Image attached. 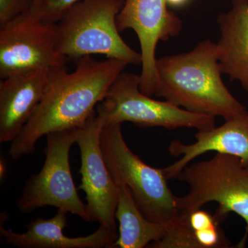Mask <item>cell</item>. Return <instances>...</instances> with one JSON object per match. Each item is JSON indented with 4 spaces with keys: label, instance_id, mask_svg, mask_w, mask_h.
I'll return each mask as SVG.
<instances>
[{
    "label": "cell",
    "instance_id": "cell-13",
    "mask_svg": "<svg viewBox=\"0 0 248 248\" xmlns=\"http://www.w3.org/2000/svg\"><path fill=\"white\" fill-rule=\"evenodd\" d=\"M67 214L58 209L56 215L48 219L37 217L28 223L27 231L22 234L6 229L3 222L0 234L6 244L19 248H114L118 232L102 226L88 236H66L63 231L67 227Z\"/></svg>",
    "mask_w": 248,
    "mask_h": 248
},
{
    "label": "cell",
    "instance_id": "cell-5",
    "mask_svg": "<svg viewBox=\"0 0 248 248\" xmlns=\"http://www.w3.org/2000/svg\"><path fill=\"white\" fill-rule=\"evenodd\" d=\"M186 183L189 191L177 197L179 212L187 216L205 203L218 204L215 217L218 223L229 214H236L244 220L246 231L238 247L246 245L248 236V168L239 158L216 153L212 159L189 164L177 178Z\"/></svg>",
    "mask_w": 248,
    "mask_h": 248
},
{
    "label": "cell",
    "instance_id": "cell-18",
    "mask_svg": "<svg viewBox=\"0 0 248 248\" xmlns=\"http://www.w3.org/2000/svg\"><path fill=\"white\" fill-rule=\"evenodd\" d=\"M187 221L192 232L215 225H219L215 215H210L202 208L197 209L189 213L187 215Z\"/></svg>",
    "mask_w": 248,
    "mask_h": 248
},
{
    "label": "cell",
    "instance_id": "cell-6",
    "mask_svg": "<svg viewBox=\"0 0 248 248\" xmlns=\"http://www.w3.org/2000/svg\"><path fill=\"white\" fill-rule=\"evenodd\" d=\"M140 85V75L124 71L117 76L96 108L104 125L128 122L140 128L198 130L216 126L215 117L190 112L166 100H155L143 94Z\"/></svg>",
    "mask_w": 248,
    "mask_h": 248
},
{
    "label": "cell",
    "instance_id": "cell-14",
    "mask_svg": "<svg viewBox=\"0 0 248 248\" xmlns=\"http://www.w3.org/2000/svg\"><path fill=\"white\" fill-rule=\"evenodd\" d=\"M231 1V9L217 18L218 62L223 74L248 92V0Z\"/></svg>",
    "mask_w": 248,
    "mask_h": 248
},
{
    "label": "cell",
    "instance_id": "cell-19",
    "mask_svg": "<svg viewBox=\"0 0 248 248\" xmlns=\"http://www.w3.org/2000/svg\"><path fill=\"white\" fill-rule=\"evenodd\" d=\"M189 0H166L167 4L172 7H181L184 6Z\"/></svg>",
    "mask_w": 248,
    "mask_h": 248
},
{
    "label": "cell",
    "instance_id": "cell-10",
    "mask_svg": "<svg viewBox=\"0 0 248 248\" xmlns=\"http://www.w3.org/2000/svg\"><path fill=\"white\" fill-rule=\"evenodd\" d=\"M117 25L120 32L132 29L138 35L141 56L140 91L146 95H154L156 46L160 41L166 42L179 35L182 19L169 10L166 0H124Z\"/></svg>",
    "mask_w": 248,
    "mask_h": 248
},
{
    "label": "cell",
    "instance_id": "cell-7",
    "mask_svg": "<svg viewBox=\"0 0 248 248\" xmlns=\"http://www.w3.org/2000/svg\"><path fill=\"white\" fill-rule=\"evenodd\" d=\"M45 164L40 172L26 182L16 202L22 214L46 206L55 207L91 222L86 204L78 195L70 166V151L76 143L74 128L46 135Z\"/></svg>",
    "mask_w": 248,
    "mask_h": 248
},
{
    "label": "cell",
    "instance_id": "cell-20",
    "mask_svg": "<svg viewBox=\"0 0 248 248\" xmlns=\"http://www.w3.org/2000/svg\"><path fill=\"white\" fill-rule=\"evenodd\" d=\"M6 170L4 162L1 160V162H0V179L1 180L4 179L5 175H6Z\"/></svg>",
    "mask_w": 248,
    "mask_h": 248
},
{
    "label": "cell",
    "instance_id": "cell-16",
    "mask_svg": "<svg viewBox=\"0 0 248 248\" xmlns=\"http://www.w3.org/2000/svg\"><path fill=\"white\" fill-rule=\"evenodd\" d=\"M80 0H37L29 11L42 22L56 24L67 10Z\"/></svg>",
    "mask_w": 248,
    "mask_h": 248
},
{
    "label": "cell",
    "instance_id": "cell-1",
    "mask_svg": "<svg viewBox=\"0 0 248 248\" xmlns=\"http://www.w3.org/2000/svg\"><path fill=\"white\" fill-rule=\"evenodd\" d=\"M76 68L53 70L44 97L17 138L9 155L17 160L36 151L47 134L71 130L84 124L96 110L117 76L128 63L117 59L97 61L91 56L76 60Z\"/></svg>",
    "mask_w": 248,
    "mask_h": 248
},
{
    "label": "cell",
    "instance_id": "cell-4",
    "mask_svg": "<svg viewBox=\"0 0 248 248\" xmlns=\"http://www.w3.org/2000/svg\"><path fill=\"white\" fill-rule=\"evenodd\" d=\"M124 0H80L56 23L60 51L68 60L104 55L141 64L140 53L121 37L117 17Z\"/></svg>",
    "mask_w": 248,
    "mask_h": 248
},
{
    "label": "cell",
    "instance_id": "cell-9",
    "mask_svg": "<svg viewBox=\"0 0 248 248\" xmlns=\"http://www.w3.org/2000/svg\"><path fill=\"white\" fill-rule=\"evenodd\" d=\"M103 127L104 122L95 110L84 124L74 128L81 155V182L78 189L86 195L91 222L98 221L100 226L117 231L115 212L120 190L103 155L100 141Z\"/></svg>",
    "mask_w": 248,
    "mask_h": 248
},
{
    "label": "cell",
    "instance_id": "cell-12",
    "mask_svg": "<svg viewBox=\"0 0 248 248\" xmlns=\"http://www.w3.org/2000/svg\"><path fill=\"white\" fill-rule=\"evenodd\" d=\"M52 71L22 72L1 79L0 143L12 142L22 131L44 97Z\"/></svg>",
    "mask_w": 248,
    "mask_h": 248
},
{
    "label": "cell",
    "instance_id": "cell-11",
    "mask_svg": "<svg viewBox=\"0 0 248 248\" xmlns=\"http://www.w3.org/2000/svg\"><path fill=\"white\" fill-rule=\"evenodd\" d=\"M195 141L186 144L173 140L169 146L170 155L180 159L164 168L168 180L177 179L186 166L200 155L210 152L232 155L239 158L248 168V110L225 120L221 126L209 130H198Z\"/></svg>",
    "mask_w": 248,
    "mask_h": 248
},
{
    "label": "cell",
    "instance_id": "cell-3",
    "mask_svg": "<svg viewBox=\"0 0 248 248\" xmlns=\"http://www.w3.org/2000/svg\"><path fill=\"white\" fill-rule=\"evenodd\" d=\"M101 148L108 169L116 184L128 186L140 211L146 218L164 225L168 233L190 228L181 215L177 197L173 195L163 169L148 166L125 143L122 124H105Z\"/></svg>",
    "mask_w": 248,
    "mask_h": 248
},
{
    "label": "cell",
    "instance_id": "cell-17",
    "mask_svg": "<svg viewBox=\"0 0 248 248\" xmlns=\"http://www.w3.org/2000/svg\"><path fill=\"white\" fill-rule=\"evenodd\" d=\"M32 0H0V27L30 9Z\"/></svg>",
    "mask_w": 248,
    "mask_h": 248
},
{
    "label": "cell",
    "instance_id": "cell-21",
    "mask_svg": "<svg viewBox=\"0 0 248 248\" xmlns=\"http://www.w3.org/2000/svg\"><path fill=\"white\" fill-rule=\"evenodd\" d=\"M32 1H37V0H32Z\"/></svg>",
    "mask_w": 248,
    "mask_h": 248
},
{
    "label": "cell",
    "instance_id": "cell-8",
    "mask_svg": "<svg viewBox=\"0 0 248 248\" xmlns=\"http://www.w3.org/2000/svg\"><path fill=\"white\" fill-rule=\"evenodd\" d=\"M56 24L42 22L27 11L0 27V78L35 70L66 68Z\"/></svg>",
    "mask_w": 248,
    "mask_h": 248
},
{
    "label": "cell",
    "instance_id": "cell-2",
    "mask_svg": "<svg viewBox=\"0 0 248 248\" xmlns=\"http://www.w3.org/2000/svg\"><path fill=\"white\" fill-rule=\"evenodd\" d=\"M155 95L174 105L225 120L247 110L222 80L217 44L200 42L190 52L156 59Z\"/></svg>",
    "mask_w": 248,
    "mask_h": 248
},
{
    "label": "cell",
    "instance_id": "cell-15",
    "mask_svg": "<svg viewBox=\"0 0 248 248\" xmlns=\"http://www.w3.org/2000/svg\"><path fill=\"white\" fill-rule=\"evenodd\" d=\"M119 198L115 218L119 222V236L114 248H143L164 238V225L148 220L140 211L128 186L118 185Z\"/></svg>",
    "mask_w": 248,
    "mask_h": 248
}]
</instances>
